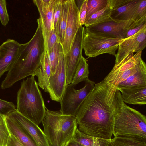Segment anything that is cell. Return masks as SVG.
<instances>
[{
	"instance_id": "obj_1",
	"label": "cell",
	"mask_w": 146,
	"mask_h": 146,
	"mask_svg": "<svg viewBox=\"0 0 146 146\" xmlns=\"http://www.w3.org/2000/svg\"><path fill=\"white\" fill-rule=\"evenodd\" d=\"M124 103L117 88L103 80L95 84L76 116L78 129L86 135L111 141L115 117Z\"/></svg>"
},
{
	"instance_id": "obj_2",
	"label": "cell",
	"mask_w": 146,
	"mask_h": 146,
	"mask_svg": "<svg viewBox=\"0 0 146 146\" xmlns=\"http://www.w3.org/2000/svg\"><path fill=\"white\" fill-rule=\"evenodd\" d=\"M32 38L27 42L21 44L19 53L2 83V89L9 88L16 82L33 76L40 65L45 49L40 23Z\"/></svg>"
},
{
	"instance_id": "obj_3",
	"label": "cell",
	"mask_w": 146,
	"mask_h": 146,
	"mask_svg": "<svg viewBox=\"0 0 146 146\" xmlns=\"http://www.w3.org/2000/svg\"><path fill=\"white\" fill-rule=\"evenodd\" d=\"M44 102L34 76L22 82L17 95L16 110L38 125L42 123L46 112Z\"/></svg>"
},
{
	"instance_id": "obj_4",
	"label": "cell",
	"mask_w": 146,
	"mask_h": 146,
	"mask_svg": "<svg viewBox=\"0 0 146 146\" xmlns=\"http://www.w3.org/2000/svg\"><path fill=\"white\" fill-rule=\"evenodd\" d=\"M46 110L42 123L49 146H66L73 139L78 127L76 116Z\"/></svg>"
},
{
	"instance_id": "obj_5",
	"label": "cell",
	"mask_w": 146,
	"mask_h": 146,
	"mask_svg": "<svg viewBox=\"0 0 146 146\" xmlns=\"http://www.w3.org/2000/svg\"><path fill=\"white\" fill-rule=\"evenodd\" d=\"M119 135L146 139V116L124 102L114 119L113 135Z\"/></svg>"
},
{
	"instance_id": "obj_6",
	"label": "cell",
	"mask_w": 146,
	"mask_h": 146,
	"mask_svg": "<svg viewBox=\"0 0 146 146\" xmlns=\"http://www.w3.org/2000/svg\"><path fill=\"white\" fill-rule=\"evenodd\" d=\"M84 87L76 90L71 84L67 85L60 101V110L64 114L76 116L79 108L85 99L94 88L95 83L89 78L85 81Z\"/></svg>"
},
{
	"instance_id": "obj_7",
	"label": "cell",
	"mask_w": 146,
	"mask_h": 146,
	"mask_svg": "<svg viewBox=\"0 0 146 146\" xmlns=\"http://www.w3.org/2000/svg\"><path fill=\"white\" fill-rule=\"evenodd\" d=\"M120 40L85 32L83 40V48L85 55L90 58L105 53L115 56Z\"/></svg>"
},
{
	"instance_id": "obj_8",
	"label": "cell",
	"mask_w": 146,
	"mask_h": 146,
	"mask_svg": "<svg viewBox=\"0 0 146 146\" xmlns=\"http://www.w3.org/2000/svg\"><path fill=\"white\" fill-rule=\"evenodd\" d=\"M133 22L132 19L119 21L110 17L100 23L86 27L85 32L121 40L125 38L128 28Z\"/></svg>"
},
{
	"instance_id": "obj_9",
	"label": "cell",
	"mask_w": 146,
	"mask_h": 146,
	"mask_svg": "<svg viewBox=\"0 0 146 146\" xmlns=\"http://www.w3.org/2000/svg\"><path fill=\"white\" fill-rule=\"evenodd\" d=\"M85 33V28L81 26L77 31L69 51L64 55L66 86L71 83L82 56L83 40Z\"/></svg>"
},
{
	"instance_id": "obj_10",
	"label": "cell",
	"mask_w": 146,
	"mask_h": 146,
	"mask_svg": "<svg viewBox=\"0 0 146 146\" xmlns=\"http://www.w3.org/2000/svg\"><path fill=\"white\" fill-rule=\"evenodd\" d=\"M146 46V28L136 34L119 40L115 64L132 53L142 51Z\"/></svg>"
},
{
	"instance_id": "obj_11",
	"label": "cell",
	"mask_w": 146,
	"mask_h": 146,
	"mask_svg": "<svg viewBox=\"0 0 146 146\" xmlns=\"http://www.w3.org/2000/svg\"><path fill=\"white\" fill-rule=\"evenodd\" d=\"M81 26L79 9L75 1L70 0L64 40L62 45L64 55L69 51L77 31Z\"/></svg>"
},
{
	"instance_id": "obj_12",
	"label": "cell",
	"mask_w": 146,
	"mask_h": 146,
	"mask_svg": "<svg viewBox=\"0 0 146 146\" xmlns=\"http://www.w3.org/2000/svg\"><path fill=\"white\" fill-rule=\"evenodd\" d=\"M21 46V44L10 39L0 46V78L12 66L19 53Z\"/></svg>"
},
{
	"instance_id": "obj_13",
	"label": "cell",
	"mask_w": 146,
	"mask_h": 146,
	"mask_svg": "<svg viewBox=\"0 0 146 146\" xmlns=\"http://www.w3.org/2000/svg\"><path fill=\"white\" fill-rule=\"evenodd\" d=\"M49 83L53 101L60 102L66 86L64 54L63 52L60 54L55 73L50 77Z\"/></svg>"
},
{
	"instance_id": "obj_14",
	"label": "cell",
	"mask_w": 146,
	"mask_h": 146,
	"mask_svg": "<svg viewBox=\"0 0 146 146\" xmlns=\"http://www.w3.org/2000/svg\"><path fill=\"white\" fill-rule=\"evenodd\" d=\"M6 115L26 130L39 146H49L43 131L38 125L23 116L16 109Z\"/></svg>"
},
{
	"instance_id": "obj_15",
	"label": "cell",
	"mask_w": 146,
	"mask_h": 146,
	"mask_svg": "<svg viewBox=\"0 0 146 146\" xmlns=\"http://www.w3.org/2000/svg\"><path fill=\"white\" fill-rule=\"evenodd\" d=\"M142 52L140 51L135 54L134 53H132L118 63L115 64L111 71L103 80L107 84L114 87L116 81L122 74L135 67L140 63L142 59Z\"/></svg>"
},
{
	"instance_id": "obj_16",
	"label": "cell",
	"mask_w": 146,
	"mask_h": 146,
	"mask_svg": "<svg viewBox=\"0 0 146 146\" xmlns=\"http://www.w3.org/2000/svg\"><path fill=\"white\" fill-rule=\"evenodd\" d=\"M51 75L50 64L47 52L45 50L41 58L40 65L33 76H36L37 77L38 86L46 92L48 93L51 99L53 101V96L49 83Z\"/></svg>"
},
{
	"instance_id": "obj_17",
	"label": "cell",
	"mask_w": 146,
	"mask_h": 146,
	"mask_svg": "<svg viewBox=\"0 0 146 146\" xmlns=\"http://www.w3.org/2000/svg\"><path fill=\"white\" fill-rule=\"evenodd\" d=\"M123 102L133 105L146 104V85L120 89Z\"/></svg>"
},
{
	"instance_id": "obj_18",
	"label": "cell",
	"mask_w": 146,
	"mask_h": 146,
	"mask_svg": "<svg viewBox=\"0 0 146 146\" xmlns=\"http://www.w3.org/2000/svg\"><path fill=\"white\" fill-rule=\"evenodd\" d=\"M5 119L10 134L16 137L24 146H39L27 131L14 120L6 115Z\"/></svg>"
},
{
	"instance_id": "obj_19",
	"label": "cell",
	"mask_w": 146,
	"mask_h": 146,
	"mask_svg": "<svg viewBox=\"0 0 146 146\" xmlns=\"http://www.w3.org/2000/svg\"><path fill=\"white\" fill-rule=\"evenodd\" d=\"M146 85V65L142 59L136 72L133 74L118 85L117 88Z\"/></svg>"
},
{
	"instance_id": "obj_20",
	"label": "cell",
	"mask_w": 146,
	"mask_h": 146,
	"mask_svg": "<svg viewBox=\"0 0 146 146\" xmlns=\"http://www.w3.org/2000/svg\"><path fill=\"white\" fill-rule=\"evenodd\" d=\"M140 0H130L125 5L112 9L110 17L119 21H125L132 19Z\"/></svg>"
},
{
	"instance_id": "obj_21",
	"label": "cell",
	"mask_w": 146,
	"mask_h": 146,
	"mask_svg": "<svg viewBox=\"0 0 146 146\" xmlns=\"http://www.w3.org/2000/svg\"><path fill=\"white\" fill-rule=\"evenodd\" d=\"M111 146H146V139L139 137L119 135L114 136Z\"/></svg>"
},
{
	"instance_id": "obj_22",
	"label": "cell",
	"mask_w": 146,
	"mask_h": 146,
	"mask_svg": "<svg viewBox=\"0 0 146 146\" xmlns=\"http://www.w3.org/2000/svg\"><path fill=\"white\" fill-rule=\"evenodd\" d=\"M73 139L82 146H109L111 141L86 135L76 129Z\"/></svg>"
},
{
	"instance_id": "obj_23",
	"label": "cell",
	"mask_w": 146,
	"mask_h": 146,
	"mask_svg": "<svg viewBox=\"0 0 146 146\" xmlns=\"http://www.w3.org/2000/svg\"><path fill=\"white\" fill-rule=\"evenodd\" d=\"M70 2V0H63L61 14L54 29L62 45L64 40Z\"/></svg>"
},
{
	"instance_id": "obj_24",
	"label": "cell",
	"mask_w": 146,
	"mask_h": 146,
	"mask_svg": "<svg viewBox=\"0 0 146 146\" xmlns=\"http://www.w3.org/2000/svg\"><path fill=\"white\" fill-rule=\"evenodd\" d=\"M40 25L43 36L45 50L48 52L57 43L60 42L56 31L54 29L49 30L42 23L40 18L37 20Z\"/></svg>"
},
{
	"instance_id": "obj_25",
	"label": "cell",
	"mask_w": 146,
	"mask_h": 146,
	"mask_svg": "<svg viewBox=\"0 0 146 146\" xmlns=\"http://www.w3.org/2000/svg\"><path fill=\"white\" fill-rule=\"evenodd\" d=\"M89 66L86 59L82 56L76 70L71 84L75 86L88 78Z\"/></svg>"
},
{
	"instance_id": "obj_26",
	"label": "cell",
	"mask_w": 146,
	"mask_h": 146,
	"mask_svg": "<svg viewBox=\"0 0 146 146\" xmlns=\"http://www.w3.org/2000/svg\"><path fill=\"white\" fill-rule=\"evenodd\" d=\"M112 9L110 1L108 5L103 9L92 15L86 21L84 24L86 27L97 24L110 18L111 12Z\"/></svg>"
},
{
	"instance_id": "obj_27",
	"label": "cell",
	"mask_w": 146,
	"mask_h": 146,
	"mask_svg": "<svg viewBox=\"0 0 146 146\" xmlns=\"http://www.w3.org/2000/svg\"><path fill=\"white\" fill-rule=\"evenodd\" d=\"M63 51L62 45L60 42H58L47 52L51 66V75H53L55 72L60 54Z\"/></svg>"
},
{
	"instance_id": "obj_28",
	"label": "cell",
	"mask_w": 146,
	"mask_h": 146,
	"mask_svg": "<svg viewBox=\"0 0 146 146\" xmlns=\"http://www.w3.org/2000/svg\"><path fill=\"white\" fill-rule=\"evenodd\" d=\"M109 0H87L85 22L94 13L104 8Z\"/></svg>"
},
{
	"instance_id": "obj_29",
	"label": "cell",
	"mask_w": 146,
	"mask_h": 146,
	"mask_svg": "<svg viewBox=\"0 0 146 146\" xmlns=\"http://www.w3.org/2000/svg\"><path fill=\"white\" fill-rule=\"evenodd\" d=\"M5 115L0 113V146H7L10 134L5 121Z\"/></svg>"
},
{
	"instance_id": "obj_30",
	"label": "cell",
	"mask_w": 146,
	"mask_h": 146,
	"mask_svg": "<svg viewBox=\"0 0 146 146\" xmlns=\"http://www.w3.org/2000/svg\"><path fill=\"white\" fill-rule=\"evenodd\" d=\"M55 0H52L50 5L46 14L42 18L41 21L47 30H51L54 29V4Z\"/></svg>"
},
{
	"instance_id": "obj_31",
	"label": "cell",
	"mask_w": 146,
	"mask_h": 146,
	"mask_svg": "<svg viewBox=\"0 0 146 146\" xmlns=\"http://www.w3.org/2000/svg\"><path fill=\"white\" fill-rule=\"evenodd\" d=\"M146 28V17L134 21L128 28L124 38H127Z\"/></svg>"
},
{
	"instance_id": "obj_32",
	"label": "cell",
	"mask_w": 146,
	"mask_h": 146,
	"mask_svg": "<svg viewBox=\"0 0 146 146\" xmlns=\"http://www.w3.org/2000/svg\"><path fill=\"white\" fill-rule=\"evenodd\" d=\"M52 0H34V3L36 6L40 18H42L46 14Z\"/></svg>"
},
{
	"instance_id": "obj_33",
	"label": "cell",
	"mask_w": 146,
	"mask_h": 146,
	"mask_svg": "<svg viewBox=\"0 0 146 146\" xmlns=\"http://www.w3.org/2000/svg\"><path fill=\"white\" fill-rule=\"evenodd\" d=\"M146 17V0H140L132 19L135 21Z\"/></svg>"
},
{
	"instance_id": "obj_34",
	"label": "cell",
	"mask_w": 146,
	"mask_h": 146,
	"mask_svg": "<svg viewBox=\"0 0 146 146\" xmlns=\"http://www.w3.org/2000/svg\"><path fill=\"white\" fill-rule=\"evenodd\" d=\"M6 5V0H0V21L4 26H6L9 20Z\"/></svg>"
},
{
	"instance_id": "obj_35",
	"label": "cell",
	"mask_w": 146,
	"mask_h": 146,
	"mask_svg": "<svg viewBox=\"0 0 146 146\" xmlns=\"http://www.w3.org/2000/svg\"><path fill=\"white\" fill-rule=\"evenodd\" d=\"M16 109V106L12 102L0 99L1 113L6 115Z\"/></svg>"
},
{
	"instance_id": "obj_36",
	"label": "cell",
	"mask_w": 146,
	"mask_h": 146,
	"mask_svg": "<svg viewBox=\"0 0 146 146\" xmlns=\"http://www.w3.org/2000/svg\"><path fill=\"white\" fill-rule=\"evenodd\" d=\"M63 0H55L54 4V29L60 15Z\"/></svg>"
},
{
	"instance_id": "obj_37",
	"label": "cell",
	"mask_w": 146,
	"mask_h": 146,
	"mask_svg": "<svg viewBox=\"0 0 146 146\" xmlns=\"http://www.w3.org/2000/svg\"><path fill=\"white\" fill-rule=\"evenodd\" d=\"M87 0H84L79 9V19L81 25H84L86 13Z\"/></svg>"
},
{
	"instance_id": "obj_38",
	"label": "cell",
	"mask_w": 146,
	"mask_h": 146,
	"mask_svg": "<svg viewBox=\"0 0 146 146\" xmlns=\"http://www.w3.org/2000/svg\"><path fill=\"white\" fill-rule=\"evenodd\" d=\"M130 0H109L112 9L121 7L130 1Z\"/></svg>"
},
{
	"instance_id": "obj_39",
	"label": "cell",
	"mask_w": 146,
	"mask_h": 146,
	"mask_svg": "<svg viewBox=\"0 0 146 146\" xmlns=\"http://www.w3.org/2000/svg\"><path fill=\"white\" fill-rule=\"evenodd\" d=\"M7 146H24L19 139L14 135H10Z\"/></svg>"
},
{
	"instance_id": "obj_40",
	"label": "cell",
	"mask_w": 146,
	"mask_h": 146,
	"mask_svg": "<svg viewBox=\"0 0 146 146\" xmlns=\"http://www.w3.org/2000/svg\"><path fill=\"white\" fill-rule=\"evenodd\" d=\"M66 146H82L78 143L75 141L73 139L70 141Z\"/></svg>"
},
{
	"instance_id": "obj_41",
	"label": "cell",
	"mask_w": 146,
	"mask_h": 146,
	"mask_svg": "<svg viewBox=\"0 0 146 146\" xmlns=\"http://www.w3.org/2000/svg\"><path fill=\"white\" fill-rule=\"evenodd\" d=\"M109 146H111V145L110 144H110Z\"/></svg>"
}]
</instances>
